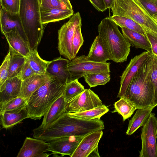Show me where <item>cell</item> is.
I'll use <instances>...</instances> for the list:
<instances>
[{"mask_svg":"<svg viewBox=\"0 0 157 157\" xmlns=\"http://www.w3.org/2000/svg\"><path fill=\"white\" fill-rule=\"evenodd\" d=\"M10 59L11 52L9 50L0 68V86L8 78Z\"/></svg>","mask_w":157,"mask_h":157,"instance_id":"35","label":"cell"},{"mask_svg":"<svg viewBox=\"0 0 157 157\" xmlns=\"http://www.w3.org/2000/svg\"><path fill=\"white\" fill-rule=\"evenodd\" d=\"M154 107L139 109L129 121L126 134L130 135L139 128L143 126L149 118Z\"/></svg>","mask_w":157,"mask_h":157,"instance_id":"25","label":"cell"},{"mask_svg":"<svg viewBox=\"0 0 157 157\" xmlns=\"http://www.w3.org/2000/svg\"><path fill=\"white\" fill-rule=\"evenodd\" d=\"M9 44L11 53L27 57L31 49L28 43L22 37L17 30H13L4 35Z\"/></svg>","mask_w":157,"mask_h":157,"instance_id":"18","label":"cell"},{"mask_svg":"<svg viewBox=\"0 0 157 157\" xmlns=\"http://www.w3.org/2000/svg\"><path fill=\"white\" fill-rule=\"evenodd\" d=\"M98 29L111 60L116 63L126 61L131 44L121 33L118 25L109 16L101 20Z\"/></svg>","mask_w":157,"mask_h":157,"instance_id":"4","label":"cell"},{"mask_svg":"<svg viewBox=\"0 0 157 157\" xmlns=\"http://www.w3.org/2000/svg\"><path fill=\"white\" fill-rule=\"evenodd\" d=\"M85 90L84 86L78 81V79L71 80L66 84L63 94L65 101L68 103Z\"/></svg>","mask_w":157,"mask_h":157,"instance_id":"30","label":"cell"},{"mask_svg":"<svg viewBox=\"0 0 157 157\" xmlns=\"http://www.w3.org/2000/svg\"><path fill=\"white\" fill-rule=\"evenodd\" d=\"M53 78L47 74H35L22 81L19 96L27 101L36 90Z\"/></svg>","mask_w":157,"mask_h":157,"instance_id":"17","label":"cell"},{"mask_svg":"<svg viewBox=\"0 0 157 157\" xmlns=\"http://www.w3.org/2000/svg\"><path fill=\"white\" fill-rule=\"evenodd\" d=\"M69 9H72V6L70 0H59Z\"/></svg>","mask_w":157,"mask_h":157,"instance_id":"44","label":"cell"},{"mask_svg":"<svg viewBox=\"0 0 157 157\" xmlns=\"http://www.w3.org/2000/svg\"><path fill=\"white\" fill-rule=\"evenodd\" d=\"M69 61L67 59L59 57L50 61L47 73L62 83L69 82L72 80L68 67Z\"/></svg>","mask_w":157,"mask_h":157,"instance_id":"15","label":"cell"},{"mask_svg":"<svg viewBox=\"0 0 157 157\" xmlns=\"http://www.w3.org/2000/svg\"><path fill=\"white\" fill-rule=\"evenodd\" d=\"M103 134L102 130H100L85 136L71 157H100L98 145Z\"/></svg>","mask_w":157,"mask_h":157,"instance_id":"12","label":"cell"},{"mask_svg":"<svg viewBox=\"0 0 157 157\" xmlns=\"http://www.w3.org/2000/svg\"><path fill=\"white\" fill-rule=\"evenodd\" d=\"M144 31L151 45V53L157 56V33L147 30Z\"/></svg>","mask_w":157,"mask_h":157,"instance_id":"40","label":"cell"},{"mask_svg":"<svg viewBox=\"0 0 157 157\" xmlns=\"http://www.w3.org/2000/svg\"><path fill=\"white\" fill-rule=\"evenodd\" d=\"M152 17L157 23V14H154L152 16Z\"/></svg>","mask_w":157,"mask_h":157,"instance_id":"45","label":"cell"},{"mask_svg":"<svg viewBox=\"0 0 157 157\" xmlns=\"http://www.w3.org/2000/svg\"><path fill=\"white\" fill-rule=\"evenodd\" d=\"M111 9L113 15L129 18L144 30L157 33V23L139 0H115Z\"/></svg>","mask_w":157,"mask_h":157,"instance_id":"6","label":"cell"},{"mask_svg":"<svg viewBox=\"0 0 157 157\" xmlns=\"http://www.w3.org/2000/svg\"><path fill=\"white\" fill-rule=\"evenodd\" d=\"M114 105L115 109L112 113L117 112L121 115L123 121L130 117L134 111L137 109L132 102L125 97L120 98Z\"/></svg>","mask_w":157,"mask_h":157,"instance_id":"27","label":"cell"},{"mask_svg":"<svg viewBox=\"0 0 157 157\" xmlns=\"http://www.w3.org/2000/svg\"><path fill=\"white\" fill-rule=\"evenodd\" d=\"M66 84L54 78L36 90L26 102L28 118L40 120L52 104L63 94Z\"/></svg>","mask_w":157,"mask_h":157,"instance_id":"2","label":"cell"},{"mask_svg":"<svg viewBox=\"0 0 157 157\" xmlns=\"http://www.w3.org/2000/svg\"><path fill=\"white\" fill-rule=\"evenodd\" d=\"M148 13L151 16L157 14V6L152 0H139Z\"/></svg>","mask_w":157,"mask_h":157,"instance_id":"41","label":"cell"},{"mask_svg":"<svg viewBox=\"0 0 157 157\" xmlns=\"http://www.w3.org/2000/svg\"><path fill=\"white\" fill-rule=\"evenodd\" d=\"M103 105L98 96L90 89H85L67 103L65 111L67 112H82Z\"/></svg>","mask_w":157,"mask_h":157,"instance_id":"10","label":"cell"},{"mask_svg":"<svg viewBox=\"0 0 157 157\" xmlns=\"http://www.w3.org/2000/svg\"><path fill=\"white\" fill-rule=\"evenodd\" d=\"M29 65L36 74L44 75L47 73V69L50 61L42 59L39 56L37 50H31L26 57Z\"/></svg>","mask_w":157,"mask_h":157,"instance_id":"28","label":"cell"},{"mask_svg":"<svg viewBox=\"0 0 157 157\" xmlns=\"http://www.w3.org/2000/svg\"><path fill=\"white\" fill-rule=\"evenodd\" d=\"M82 24L76 28L73 40V48L75 57L76 56L84 42V39L81 32Z\"/></svg>","mask_w":157,"mask_h":157,"instance_id":"36","label":"cell"},{"mask_svg":"<svg viewBox=\"0 0 157 157\" xmlns=\"http://www.w3.org/2000/svg\"><path fill=\"white\" fill-rule=\"evenodd\" d=\"M109 111L105 105H102L87 110L76 112H67L71 117L85 120L100 119L101 117Z\"/></svg>","mask_w":157,"mask_h":157,"instance_id":"26","label":"cell"},{"mask_svg":"<svg viewBox=\"0 0 157 157\" xmlns=\"http://www.w3.org/2000/svg\"><path fill=\"white\" fill-rule=\"evenodd\" d=\"M67 104L63 94L52 104L44 115L41 124L34 129H42L55 122L65 112Z\"/></svg>","mask_w":157,"mask_h":157,"instance_id":"19","label":"cell"},{"mask_svg":"<svg viewBox=\"0 0 157 157\" xmlns=\"http://www.w3.org/2000/svg\"><path fill=\"white\" fill-rule=\"evenodd\" d=\"M121 29L124 36L133 46L151 52V45L146 35L124 27Z\"/></svg>","mask_w":157,"mask_h":157,"instance_id":"23","label":"cell"},{"mask_svg":"<svg viewBox=\"0 0 157 157\" xmlns=\"http://www.w3.org/2000/svg\"><path fill=\"white\" fill-rule=\"evenodd\" d=\"M36 74L30 66L28 59L26 58L25 62L23 66L17 77L22 81Z\"/></svg>","mask_w":157,"mask_h":157,"instance_id":"39","label":"cell"},{"mask_svg":"<svg viewBox=\"0 0 157 157\" xmlns=\"http://www.w3.org/2000/svg\"><path fill=\"white\" fill-rule=\"evenodd\" d=\"M110 63H99L88 60L84 55L75 56L70 60L68 67L72 80L79 79L90 74L102 73H110Z\"/></svg>","mask_w":157,"mask_h":157,"instance_id":"8","label":"cell"},{"mask_svg":"<svg viewBox=\"0 0 157 157\" xmlns=\"http://www.w3.org/2000/svg\"><path fill=\"white\" fill-rule=\"evenodd\" d=\"M86 57L89 60L99 63H105L108 60H111L109 53L100 35L95 38Z\"/></svg>","mask_w":157,"mask_h":157,"instance_id":"21","label":"cell"},{"mask_svg":"<svg viewBox=\"0 0 157 157\" xmlns=\"http://www.w3.org/2000/svg\"><path fill=\"white\" fill-rule=\"evenodd\" d=\"M81 24L80 13L77 12L74 14L58 31V49L59 54L70 61L75 58L73 48L75 32L77 27Z\"/></svg>","mask_w":157,"mask_h":157,"instance_id":"7","label":"cell"},{"mask_svg":"<svg viewBox=\"0 0 157 157\" xmlns=\"http://www.w3.org/2000/svg\"><path fill=\"white\" fill-rule=\"evenodd\" d=\"M18 13L31 50H37L44 31L40 0H21Z\"/></svg>","mask_w":157,"mask_h":157,"instance_id":"5","label":"cell"},{"mask_svg":"<svg viewBox=\"0 0 157 157\" xmlns=\"http://www.w3.org/2000/svg\"><path fill=\"white\" fill-rule=\"evenodd\" d=\"M98 11L104 12L107 9L103 0H89Z\"/></svg>","mask_w":157,"mask_h":157,"instance_id":"42","label":"cell"},{"mask_svg":"<svg viewBox=\"0 0 157 157\" xmlns=\"http://www.w3.org/2000/svg\"><path fill=\"white\" fill-rule=\"evenodd\" d=\"M0 7L12 13H18L21 0H0Z\"/></svg>","mask_w":157,"mask_h":157,"instance_id":"37","label":"cell"},{"mask_svg":"<svg viewBox=\"0 0 157 157\" xmlns=\"http://www.w3.org/2000/svg\"><path fill=\"white\" fill-rule=\"evenodd\" d=\"M0 22L1 30L2 34L4 35L11 30H17L22 37L28 44L19 13L8 11L0 7Z\"/></svg>","mask_w":157,"mask_h":157,"instance_id":"14","label":"cell"},{"mask_svg":"<svg viewBox=\"0 0 157 157\" xmlns=\"http://www.w3.org/2000/svg\"><path fill=\"white\" fill-rule=\"evenodd\" d=\"M105 128L100 119L85 120L72 117L65 111L56 121L41 130H33V137L46 142L70 136H85Z\"/></svg>","mask_w":157,"mask_h":157,"instance_id":"1","label":"cell"},{"mask_svg":"<svg viewBox=\"0 0 157 157\" xmlns=\"http://www.w3.org/2000/svg\"><path fill=\"white\" fill-rule=\"evenodd\" d=\"M22 56L11 53V59L8 78L17 77L26 60Z\"/></svg>","mask_w":157,"mask_h":157,"instance_id":"31","label":"cell"},{"mask_svg":"<svg viewBox=\"0 0 157 157\" xmlns=\"http://www.w3.org/2000/svg\"><path fill=\"white\" fill-rule=\"evenodd\" d=\"M157 118L151 113L142 129L140 157H157Z\"/></svg>","mask_w":157,"mask_h":157,"instance_id":"9","label":"cell"},{"mask_svg":"<svg viewBox=\"0 0 157 157\" xmlns=\"http://www.w3.org/2000/svg\"><path fill=\"white\" fill-rule=\"evenodd\" d=\"M1 124L3 128H10L28 118L26 107L6 111L0 114Z\"/></svg>","mask_w":157,"mask_h":157,"instance_id":"22","label":"cell"},{"mask_svg":"<svg viewBox=\"0 0 157 157\" xmlns=\"http://www.w3.org/2000/svg\"><path fill=\"white\" fill-rule=\"evenodd\" d=\"M106 7L107 9H111L115 0H103Z\"/></svg>","mask_w":157,"mask_h":157,"instance_id":"43","label":"cell"},{"mask_svg":"<svg viewBox=\"0 0 157 157\" xmlns=\"http://www.w3.org/2000/svg\"><path fill=\"white\" fill-rule=\"evenodd\" d=\"M73 14V9L68 8L40 9L41 22L44 25L48 23L64 20L72 16Z\"/></svg>","mask_w":157,"mask_h":157,"instance_id":"24","label":"cell"},{"mask_svg":"<svg viewBox=\"0 0 157 157\" xmlns=\"http://www.w3.org/2000/svg\"><path fill=\"white\" fill-rule=\"evenodd\" d=\"M151 53L148 51L144 52L131 59L121 77L120 87L117 98L124 97L133 78Z\"/></svg>","mask_w":157,"mask_h":157,"instance_id":"11","label":"cell"},{"mask_svg":"<svg viewBox=\"0 0 157 157\" xmlns=\"http://www.w3.org/2000/svg\"><path fill=\"white\" fill-rule=\"evenodd\" d=\"M109 17L121 28L124 27L143 35H146L144 29L134 20L125 17L118 15H113Z\"/></svg>","mask_w":157,"mask_h":157,"instance_id":"29","label":"cell"},{"mask_svg":"<svg viewBox=\"0 0 157 157\" xmlns=\"http://www.w3.org/2000/svg\"><path fill=\"white\" fill-rule=\"evenodd\" d=\"M26 101L19 96L5 102L0 103V114L4 112L26 107Z\"/></svg>","mask_w":157,"mask_h":157,"instance_id":"34","label":"cell"},{"mask_svg":"<svg viewBox=\"0 0 157 157\" xmlns=\"http://www.w3.org/2000/svg\"><path fill=\"white\" fill-rule=\"evenodd\" d=\"M86 82L90 87L99 85H104L110 81V73L90 74L83 76Z\"/></svg>","mask_w":157,"mask_h":157,"instance_id":"32","label":"cell"},{"mask_svg":"<svg viewBox=\"0 0 157 157\" xmlns=\"http://www.w3.org/2000/svg\"><path fill=\"white\" fill-rule=\"evenodd\" d=\"M22 81L17 77L8 78L0 86V103L19 96Z\"/></svg>","mask_w":157,"mask_h":157,"instance_id":"20","label":"cell"},{"mask_svg":"<svg viewBox=\"0 0 157 157\" xmlns=\"http://www.w3.org/2000/svg\"><path fill=\"white\" fill-rule=\"evenodd\" d=\"M35 138L26 137L18 153L17 157H39L44 153L48 151L49 144Z\"/></svg>","mask_w":157,"mask_h":157,"instance_id":"16","label":"cell"},{"mask_svg":"<svg viewBox=\"0 0 157 157\" xmlns=\"http://www.w3.org/2000/svg\"><path fill=\"white\" fill-rule=\"evenodd\" d=\"M149 75L154 90V104L157 106V56L151 53L150 56Z\"/></svg>","mask_w":157,"mask_h":157,"instance_id":"33","label":"cell"},{"mask_svg":"<svg viewBox=\"0 0 157 157\" xmlns=\"http://www.w3.org/2000/svg\"><path fill=\"white\" fill-rule=\"evenodd\" d=\"M149 61L150 56L133 78L124 96L137 109L155 107L154 88L149 75Z\"/></svg>","mask_w":157,"mask_h":157,"instance_id":"3","label":"cell"},{"mask_svg":"<svg viewBox=\"0 0 157 157\" xmlns=\"http://www.w3.org/2000/svg\"><path fill=\"white\" fill-rule=\"evenodd\" d=\"M85 136H72L49 141L48 151L63 156L67 155L71 157Z\"/></svg>","mask_w":157,"mask_h":157,"instance_id":"13","label":"cell"},{"mask_svg":"<svg viewBox=\"0 0 157 157\" xmlns=\"http://www.w3.org/2000/svg\"><path fill=\"white\" fill-rule=\"evenodd\" d=\"M154 3L157 6V0H152Z\"/></svg>","mask_w":157,"mask_h":157,"instance_id":"46","label":"cell"},{"mask_svg":"<svg viewBox=\"0 0 157 157\" xmlns=\"http://www.w3.org/2000/svg\"><path fill=\"white\" fill-rule=\"evenodd\" d=\"M40 6L41 10L68 8L59 0H40Z\"/></svg>","mask_w":157,"mask_h":157,"instance_id":"38","label":"cell"}]
</instances>
